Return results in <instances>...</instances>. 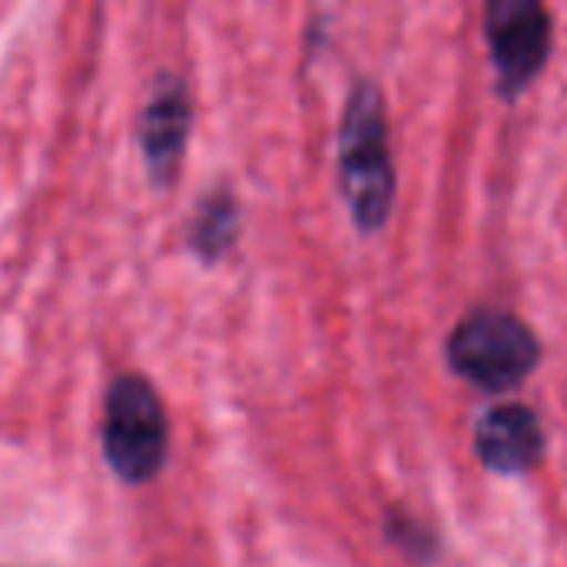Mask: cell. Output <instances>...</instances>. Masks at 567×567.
<instances>
[{
  "instance_id": "6da1fadb",
  "label": "cell",
  "mask_w": 567,
  "mask_h": 567,
  "mask_svg": "<svg viewBox=\"0 0 567 567\" xmlns=\"http://www.w3.org/2000/svg\"><path fill=\"white\" fill-rule=\"evenodd\" d=\"M342 189L359 229H382L395 199V166L389 150L385 103L375 83L362 80L346 106L339 136Z\"/></svg>"
},
{
  "instance_id": "7a4b0ae2",
  "label": "cell",
  "mask_w": 567,
  "mask_h": 567,
  "mask_svg": "<svg viewBox=\"0 0 567 567\" xmlns=\"http://www.w3.org/2000/svg\"><path fill=\"white\" fill-rule=\"evenodd\" d=\"M103 458L130 485L159 475L166 462V412L143 375H120L103 402Z\"/></svg>"
},
{
  "instance_id": "3957f363",
  "label": "cell",
  "mask_w": 567,
  "mask_h": 567,
  "mask_svg": "<svg viewBox=\"0 0 567 567\" xmlns=\"http://www.w3.org/2000/svg\"><path fill=\"white\" fill-rule=\"evenodd\" d=\"M542 359L535 332L508 312H478L449 339L452 369L485 392L522 385Z\"/></svg>"
},
{
  "instance_id": "277c9868",
  "label": "cell",
  "mask_w": 567,
  "mask_h": 567,
  "mask_svg": "<svg viewBox=\"0 0 567 567\" xmlns=\"http://www.w3.org/2000/svg\"><path fill=\"white\" fill-rule=\"evenodd\" d=\"M485 37L505 93H522L545 66L551 50V17L538 0H492Z\"/></svg>"
},
{
  "instance_id": "5b68a950",
  "label": "cell",
  "mask_w": 567,
  "mask_h": 567,
  "mask_svg": "<svg viewBox=\"0 0 567 567\" xmlns=\"http://www.w3.org/2000/svg\"><path fill=\"white\" fill-rule=\"evenodd\" d=\"M189 123H193V110H189L186 86L179 80H163L140 120V146L150 176L163 186L173 183L179 173V159L189 140Z\"/></svg>"
},
{
  "instance_id": "8992f818",
  "label": "cell",
  "mask_w": 567,
  "mask_h": 567,
  "mask_svg": "<svg viewBox=\"0 0 567 567\" xmlns=\"http://www.w3.org/2000/svg\"><path fill=\"white\" fill-rule=\"evenodd\" d=\"M478 458L498 475L532 472L545 455V429L525 405H498L475 429Z\"/></svg>"
},
{
  "instance_id": "52a82bcc",
  "label": "cell",
  "mask_w": 567,
  "mask_h": 567,
  "mask_svg": "<svg viewBox=\"0 0 567 567\" xmlns=\"http://www.w3.org/2000/svg\"><path fill=\"white\" fill-rule=\"evenodd\" d=\"M236 203L229 193H213L199 203L196 216H193V229H189V243L203 259H216L223 256L233 239H236Z\"/></svg>"
}]
</instances>
